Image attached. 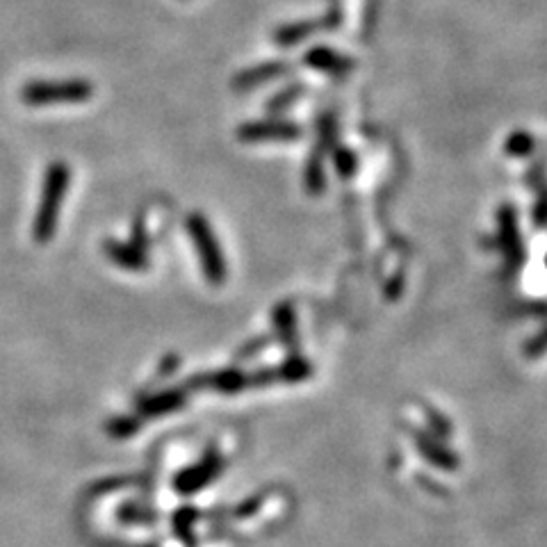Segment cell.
Segmentation results:
<instances>
[{
    "instance_id": "4",
    "label": "cell",
    "mask_w": 547,
    "mask_h": 547,
    "mask_svg": "<svg viewBox=\"0 0 547 547\" xmlns=\"http://www.w3.org/2000/svg\"><path fill=\"white\" fill-rule=\"evenodd\" d=\"M500 247L504 251L506 265L511 269H518L525 260V249H522V240L518 233L516 210L511 206H502L500 210Z\"/></svg>"
},
{
    "instance_id": "16",
    "label": "cell",
    "mask_w": 547,
    "mask_h": 547,
    "mask_svg": "<svg viewBox=\"0 0 547 547\" xmlns=\"http://www.w3.org/2000/svg\"><path fill=\"white\" fill-rule=\"evenodd\" d=\"M545 351H547V329H543L541 333H538V336H534L532 340L527 342V345H525V356L538 358V356H543Z\"/></svg>"
},
{
    "instance_id": "14",
    "label": "cell",
    "mask_w": 547,
    "mask_h": 547,
    "mask_svg": "<svg viewBox=\"0 0 547 547\" xmlns=\"http://www.w3.org/2000/svg\"><path fill=\"white\" fill-rule=\"evenodd\" d=\"M210 386L217 388V390H224V393H233V390H240L244 386V377L240 372L235 370H226V372H219V374H212L210 377Z\"/></svg>"
},
{
    "instance_id": "18",
    "label": "cell",
    "mask_w": 547,
    "mask_h": 547,
    "mask_svg": "<svg viewBox=\"0 0 547 547\" xmlns=\"http://www.w3.org/2000/svg\"><path fill=\"white\" fill-rule=\"evenodd\" d=\"M545 265H547V260H545Z\"/></svg>"
},
{
    "instance_id": "15",
    "label": "cell",
    "mask_w": 547,
    "mask_h": 547,
    "mask_svg": "<svg viewBox=\"0 0 547 547\" xmlns=\"http://www.w3.org/2000/svg\"><path fill=\"white\" fill-rule=\"evenodd\" d=\"M538 190V201L534 206V224L538 228H547V181L536 187Z\"/></svg>"
},
{
    "instance_id": "5",
    "label": "cell",
    "mask_w": 547,
    "mask_h": 547,
    "mask_svg": "<svg viewBox=\"0 0 547 547\" xmlns=\"http://www.w3.org/2000/svg\"><path fill=\"white\" fill-rule=\"evenodd\" d=\"M326 19H329V16H326ZM301 21V23H290V26H283L276 30V44H281V46H297L304 42V39H308L310 35H313V32L317 30H322V28H336L338 26V21Z\"/></svg>"
},
{
    "instance_id": "6",
    "label": "cell",
    "mask_w": 547,
    "mask_h": 547,
    "mask_svg": "<svg viewBox=\"0 0 547 547\" xmlns=\"http://www.w3.org/2000/svg\"><path fill=\"white\" fill-rule=\"evenodd\" d=\"M301 135L297 126L288 124H253L240 130V140L256 142V140H295Z\"/></svg>"
},
{
    "instance_id": "10",
    "label": "cell",
    "mask_w": 547,
    "mask_h": 547,
    "mask_svg": "<svg viewBox=\"0 0 547 547\" xmlns=\"http://www.w3.org/2000/svg\"><path fill=\"white\" fill-rule=\"evenodd\" d=\"M105 251L110 253V258L114 263H119L121 267L128 269H142L146 265V260L142 253H137L135 249H130L128 244H119V242H108L105 244Z\"/></svg>"
},
{
    "instance_id": "9",
    "label": "cell",
    "mask_w": 547,
    "mask_h": 547,
    "mask_svg": "<svg viewBox=\"0 0 547 547\" xmlns=\"http://www.w3.org/2000/svg\"><path fill=\"white\" fill-rule=\"evenodd\" d=\"M215 472H217V459H215V456H210L208 461H203V465H197V468L185 472V475L181 477V481H178V488H181L183 493L197 491V488L206 486L208 481L215 477Z\"/></svg>"
},
{
    "instance_id": "2",
    "label": "cell",
    "mask_w": 547,
    "mask_h": 547,
    "mask_svg": "<svg viewBox=\"0 0 547 547\" xmlns=\"http://www.w3.org/2000/svg\"><path fill=\"white\" fill-rule=\"evenodd\" d=\"M94 94L87 80H35L23 87L21 99L28 105H53V103H83Z\"/></svg>"
},
{
    "instance_id": "3",
    "label": "cell",
    "mask_w": 547,
    "mask_h": 547,
    "mask_svg": "<svg viewBox=\"0 0 547 547\" xmlns=\"http://www.w3.org/2000/svg\"><path fill=\"white\" fill-rule=\"evenodd\" d=\"M187 228H190L192 242L199 251V258L203 263V269H206V276L210 283H224L226 279V265L222 258V249L212 235L210 226L206 224V219L199 215H192L190 222H187Z\"/></svg>"
},
{
    "instance_id": "7",
    "label": "cell",
    "mask_w": 547,
    "mask_h": 547,
    "mask_svg": "<svg viewBox=\"0 0 547 547\" xmlns=\"http://www.w3.org/2000/svg\"><path fill=\"white\" fill-rule=\"evenodd\" d=\"M306 64L326 73H345L351 69L349 57H342L336 51H331V48H313L306 55Z\"/></svg>"
},
{
    "instance_id": "13",
    "label": "cell",
    "mask_w": 547,
    "mask_h": 547,
    "mask_svg": "<svg viewBox=\"0 0 547 547\" xmlns=\"http://www.w3.org/2000/svg\"><path fill=\"white\" fill-rule=\"evenodd\" d=\"M534 137L525 133V130H518V133H513L509 140H506V153L513 155V158H525V155H529L534 151Z\"/></svg>"
},
{
    "instance_id": "8",
    "label": "cell",
    "mask_w": 547,
    "mask_h": 547,
    "mask_svg": "<svg viewBox=\"0 0 547 547\" xmlns=\"http://www.w3.org/2000/svg\"><path fill=\"white\" fill-rule=\"evenodd\" d=\"M288 71V64L283 62H274V64H263V67H256V69H249L244 71L242 76L235 80V87L240 89H249L253 85H263L267 83V80H274L283 76V73Z\"/></svg>"
},
{
    "instance_id": "11",
    "label": "cell",
    "mask_w": 547,
    "mask_h": 547,
    "mask_svg": "<svg viewBox=\"0 0 547 547\" xmlns=\"http://www.w3.org/2000/svg\"><path fill=\"white\" fill-rule=\"evenodd\" d=\"M418 447H422L424 452L429 454L427 459L431 463L440 465V468H445V470L459 468V459H456V456L452 452H447L445 447H440L438 443H434V440H418Z\"/></svg>"
},
{
    "instance_id": "17",
    "label": "cell",
    "mask_w": 547,
    "mask_h": 547,
    "mask_svg": "<svg viewBox=\"0 0 547 547\" xmlns=\"http://www.w3.org/2000/svg\"><path fill=\"white\" fill-rule=\"evenodd\" d=\"M338 171L342 176H351L354 174V155H351L349 151H340L338 153Z\"/></svg>"
},
{
    "instance_id": "1",
    "label": "cell",
    "mask_w": 547,
    "mask_h": 547,
    "mask_svg": "<svg viewBox=\"0 0 547 547\" xmlns=\"http://www.w3.org/2000/svg\"><path fill=\"white\" fill-rule=\"evenodd\" d=\"M69 167L64 162H51V167L46 171L44 178V190H42V203L35 215V224H32V238L37 244H46L53 240L57 231V219H60V210L64 203V194L69 190Z\"/></svg>"
},
{
    "instance_id": "12",
    "label": "cell",
    "mask_w": 547,
    "mask_h": 547,
    "mask_svg": "<svg viewBox=\"0 0 547 547\" xmlns=\"http://www.w3.org/2000/svg\"><path fill=\"white\" fill-rule=\"evenodd\" d=\"M183 404V395L181 393H167V395H160L151 399V402L142 404V413L144 415H160V413H167V411H174L176 406Z\"/></svg>"
}]
</instances>
